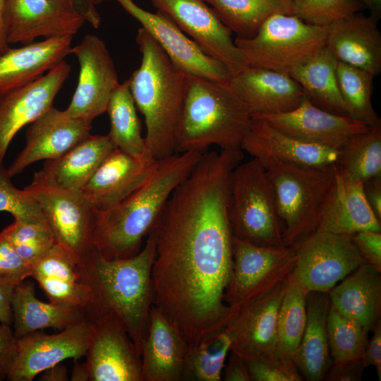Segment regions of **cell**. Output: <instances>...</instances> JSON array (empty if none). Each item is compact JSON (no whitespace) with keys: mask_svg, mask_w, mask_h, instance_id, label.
Here are the masks:
<instances>
[{"mask_svg":"<svg viewBox=\"0 0 381 381\" xmlns=\"http://www.w3.org/2000/svg\"><path fill=\"white\" fill-rule=\"evenodd\" d=\"M230 176L223 164H197L148 234L155 246L152 305L189 346L224 329L234 313L224 301L232 266Z\"/></svg>","mask_w":381,"mask_h":381,"instance_id":"6da1fadb","label":"cell"},{"mask_svg":"<svg viewBox=\"0 0 381 381\" xmlns=\"http://www.w3.org/2000/svg\"><path fill=\"white\" fill-rule=\"evenodd\" d=\"M147 236L144 247L132 257L109 260L93 248L80 263L87 289L85 316H116L140 355L153 304L151 271L155 246L152 237Z\"/></svg>","mask_w":381,"mask_h":381,"instance_id":"7a4b0ae2","label":"cell"},{"mask_svg":"<svg viewBox=\"0 0 381 381\" xmlns=\"http://www.w3.org/2000/svg\"><path fill=\"white\" fill-rule=\"evenodd\" d=\"M203 152L174 153L158 160L150 178L111 209L98 212L93 247L107 259L140 252L174 190L190 174Z\"/></svg>","mask_w":381,"mask_h":381,"instance_id":"3957f363","label":"cell"},{"mask_svg":"<svg viewBox=\"0 0 381 381\" xmlns=\"http://www.w3.org/2000/svg\"><path fill=\"white\" fill-rule=\"evenodd\" d=\"M140 66L128 78L135 104L145 119L146 151L156 159L175 153V135L188 75L178 68L142 27L135 38Z\"/></svg>","mask_w":381,"mask_h":381,"instance_id":"277c9868","label":"cell"},{"mask_svg":"<svg viewBox=\"0 0 381 381\" xmlns=\"http://www.w3.org/2000/svg\"><path fill=\"white\" fill-rule=\"evenodd\" d=\"M252 112L229 83L188 75L175 135V153L204 152L210 146L241 149Z\"/></svg>","mask_w":381,"mask_h":381,"instance_id":"5b68a950","label":"cell"},{"mask_svg":"<svg viewBox=\"0 0 381 381\" xmlns=\"http://www.w3.org/2000/svg\"><path fill=\"white\" fill-rule=\"evenodd\" d=\"M252 157L262 164L271 183L283 224L285 246L295 245L316 231L337 164L304 167L266 152H257Z\"/></svg>","mask_w":381,"mask_h":381,"instance_id":"8992f818","label":"cell"},{"mask_svg":"<svg viewBox=\"0 0 381 381\" xmlns=\"http://www.w3.org/2000/svg\"><path fill=\"white\" fill-rule=\"evenodd\" d=\"M228 216L234 237L262 246H286L271 183L255 158L240 162L231 174Z\"/></svg>","mask_w":381,"mask_h":381,"instance_id":"52a82bcc","label":"cell"},{"mask_svg":"<svg viewBox=\"0 0 381 381\" xmlns=\"http://www.w3.org/2000/svg\"><path fill=\"white\" fill-rule=\"evenodd\" d=\"M327 28L308 24L294 14L267 18L254 36L234 42L248 65L289 74L326 45Z\"/></svg>","mask_w":381,"mask_h":381,"instance_id":"ba28073f","label":"cell"},{"mask_svg":"<svg viewBox=\"0 0 381 381\" xmlns=\"http://www.w3.org/2000/svg\"><path fill=\"white\" fill-rule=\"evenodd\" d=\"M24 189L40 207L56 244L80 263L94 248L98 211L81 191L53 186L38 171Z\"/></svg>","mask_w":381,"mask_h":381,"instance_id":"9c48e42d","label":"cell"},{"mask_svg":"<svg viewBox=\"0 0 381 381\" xmlns=\"http://www.w3.org/2000/svg\"><path fill=\"white\" fill-rule=\"evenodd\" d=\"M296 245L271 248L233 236L232 266L224 301L236 310L263 296L291 274Z\"/></svg>","mask_w":381,"mask_h":381,"instance_id":"30bf717a","label":"cell"},{"mask_svg":"<svg viewBox=\"0 0 381 381\" xmlns=\"http://www.w3.org/2000/svg\"><path fill=\"white\" fill-rule=\"evenodd\" d=\"M296 245L290 278L306 293H328L364 262L349 236L316 231Z\"/></svg>","mask_w":381,"mask_h":381,"instance_id":"8fae6325","label":"cell"},{"mask_svg":"<svg viewBox=\"0 0 381 381\" xmlns=\"http://www.w3.org/2000/svg\"><path fill=\"white\" fill-rule=\"evenodd\" d=\"M157 11L167 15L207 54L221 61L233 75L248 65L222 23L205 0H150Z\"/></svg>","mask_w":381,"mask_h":381,"instance_id":"7c38bea8","label":"cell"},{"mask_svg":"<svg viewBox=\"0 0 381 381\" xmlns=\"http://www.w3.org/2000/svg\"><path fill=\"white\" fill-rule=\"evenodd\" d=\"M79 63L78 84L66 109L72 116L91 123L104 113L111 93L119 84L117 71L105 42L87 34L71 47Z\"/></svg>","mask_w":381,"mask_h":381,"instance_id":"4fadbf2b","label":"cell"},{"mask_svg":"<svg viewBox=\"0 0 381 381\" xmlns=\"http://www.w3.org/2000/svg\"><path fill=\"white\" fill-rule=\"evenodd\" d=\"M86 318L91 337L85 354L90 381H143L141 357L121 321L113 315Z\"/></svg>","mask_w":381,"mask_h":381,"instance_id":"5bb4252c","label":"cell"},{"mask_svg":"<svg viewBox=\"0 0 381 381\" xmlns=\"http://www.w3.org/2000/svg\"><path fill=\"white\" fill-rule=\"evenodd\" d=\"M136 19L160 45L170 60L188 75L229 83L231 74L219 61L205 53L166 14L147 11L133 0H115Z\"/></svg>","mask_w":381,"mask_h":381,"instance_id":"9a60e30c","label":"cell"},{"mask_svg":"<svg viewBox=\"0 0 381 381\" xmlns=\"http://www.w3.org/2000/svg\"><path fill=\"white\" fill-rule=\"evenodd\" d=\"M4 20L10 44L73 37L85 22L73 0H6Z\"/></svg>","mask_w":381,"mask_h":381,"instance_id":"2e32d148","label":"cell"},{"mask_svg":"<svg viewBox=\"0 0 381 381\" xmlns=\"http://www.w3.org/2000/svg\"><path fill=\"white\" fill-rule=\"evenodd\" d=\"M91 325L85 318L60 332L43 330L18 339L17 352L7 375L11 381H32L38 374L61 362L85 356L90 341Z\"/></svg>","mask_w":381,"mask_h":381,"instance_id":"e0dca14e","label":"cell"},{"mask_svg":"<svg viewBox=\"0 0 381 381\" xmlns=\"http://www.w3.org/2000/svg\"><path fill=\"white\" fill-rule=\"evenodd\" d=\"M71 72L63 60L35 81L0 96V162L16 133L53 107Z\"/></svg>","mask_w":381,"mask_h":381,"instance_id":"ac0fdd59","label":"cell"},{"mask_svg":"<svg viewBox=\"0 0 381 381\" xmlns=\"http://www.w3.org/2000/svg\"><path fill=\"white\" fill-rule=\"evenodd\" d=\"M289 277L267 294L235 310L226 325L231 350L243 358L277 351V315Z\"/></svg>","mask_w":381,"mask_h":381,"instance_id":"d6986e66","label":"cell"},{"mask_svg":"<svg viewBox=\"0 0 381 381\" xmlns=\"http://www.w3.org/2000/svg\"><path fill=\"white\" fill-rule=\"evenodd\" d=\"M279 131L299 140L325 147L339 148L353 135L371 126L324 110L306 95L294 109L278 114H255Z\"/></svg>","mask_w":381,"mask_h":381,"instance_id":"ffe728a7","label":"cell"},{"mask_svg":"<svg viewBox=\"0 0 381 381\" xmlns=\"http://www.w3.org/2000/svg\"><path fill=\"white\" fill-rule=\"evenodd\" d=\"M91 123L54 107L30 123L24 148L7 169L13 177L40 160L57 159L90 135Z\"/></svg>","mask_w":381,"mask_h":381,"instance_id":"44dd1931","label":"cell"},{"mask_svg":"<svg viewBox=\"0 0 381 381\" xmlns=\"http://www.w3.org/2000/svg\"><path fill=\"white\" fill-rule=\"evenodd\" d=\"M158 160L147 152L135 157L116 148L102 162L81 193L98 212L111 209L150 178Z\"/></svg>","mask_w":381,"mask_h":381,"instance_id":"7402d4cb","label":"cell"},{"mask_svg":"<svg viewBox=\"0 0 381 381\" xmlns=\"http://www.w3.org/2000/svg\"><path fill=\"white\" fill-rule=\"evenodd\" d=\"M367 230L381 231V224L365 198L363 183L337 164L316 231L350 236Z\"/></svg>","mask_w":381,"mask_h":381,"instance_id":"603a6c76","label":"cell"},{"mask_svg":"<svg viewBox=\"0 0 381 381\" xmlns=\"http://www.w3.org/2000/svg\"><path fill=\"white\" fill-rule=\"evenodd\" d=\"M188 346L181 332L152 305L140 351L143 381H182Z\"/></svg>","mask_w":381,"mask_h":381,"instance_id":"cb8c5ba5","label":"cell"},{"mask_svg":"<svg viewBox=\"0 0 381 381\" xmlns=\"http://www.w3.org/2000/svg\"><path fill=\"white\" fill-rule=\"evenodd\" d=\"M230 85L253 115L291 111L305 97L301 85L288 73L248 66L230 80Z\"/></svg>","mask_w":381,"mask_h":381,"instance_id":"d4e9b609","label":"cell"},{"mask_svg":"<svg viewBox=\"0 0 381 381\" xmlns=\"http://www.w3.org/2000/svg\"><path fill=\"white\" fill-rule=\"evenodd\" d=\"M72 37H52L9 48L0 55V96L25 86L71 54Z\"/></svg>","mask_w":381,"mask_h":381,"instance_id":"484cf974","label":"cell"},{"mask_svg":"<svg viewBox=\"0 0 381 381\" xmlns=\"http://www.w3.org/2000/svg\"><path fill=\"white\" fill-rule=\"evenodd\" d=\"M377 20L357 13L327 27L326 45L338 61L374 77L381 72V34Z\"/></svg>","mask_w":381,"mask_h":381,"instance_id":"4316f807","label":"cell"},{"mask_svg":"<svg viewBox=\"0 0 381 381\" xmlns=\"http://www.w3.org/2000/svg\"><path fill=\"white\" fill-rule=\"evenodd\" d=\"M241 149L251 156L266 152L290 163L317 168L337 164L339 155L338 149L299 140L253 116Z\"/></svg>","mask_w":381,"mask_h":381,"instance_id":"83f0119b","label":"cell"},{"mask_svg":"<svg viewBox=\"0 0 381 381\" xmlns=\"http://www.w3.org/2000/svg\"><path fill=\"white\" fill-rule=\"evenodd\" d=\"M380 272L363 262L328 292L332 306L368 332L381 320Z\"/></svg>","mask_w":381,"mask_h":381,"instance_id":"f1b7e54d","label":"cell"},{"mask_svg":"<svg viewBox=\"0 0 381 381\" xmlns=\"http://www.w3.org/2000/svg\"><path fill=\"white\" fill-rule=\"evenodd\" d=\"M49 302L69 308H84L87 290L83 282L80 263L56 244L42 258L32 265V276Z\"/></svg>","mask_w":381,"mask_h":381,"instance_id":"f546056e","label":"cell"},{"mask_svg":"<svg viewBox=\"0 0 381 381\" xmlns=\"http://www.w3.org/2000/svg\"><path fill=\"white\" fill-rule=\"evenodd\" d=\"M116 149L108 135H90L61 157L47 160L38 172L50 185L81 191L106 157Z\"/></svg>","mask_w":381,"mask_h":381,"instance_id":"4dcf8cb0","label":"cell"},{"mask_svg":"<svg viewBox=\"0 0 381 381\" xmlns=\"http://www.w3.org/2000/svg\"><path fill=\"white\" fill-rule=\"evenodd\" d=\"M329 307L328 293H307L306 324L292 358L303 379L308 381H322L332 363L327 332Z\"/></svg>","mask_w":381,"mask_h":381,"instance_id":"1f68e13d","label":"cell"},{"mask_svg":"<svg viewBox=\"0 0 381 381\" xmlns=\"http://www.w3.org/2000/svg\"><path fill=\"white\" fill-rule=\"evenodd\" d=\"M34 284L23 281L17 285L11 297L12 322L17 339L47 328L62 330L86 317L83 308H69L45 303L35 294Z\"/></svg>","mask_w":381,"mask_h":381,"instance_id":"d6a6232c","label":"cell"},{"mask_svg":"<svg viewBox=\"0 0 381 381\" xmlns=\"http://www.w3.org/2000/svg\"><path fill=\"white\" fill-rule=\"evenodd\" d=\"M337 61L325 45L289 75L315 105L334 114L348 116L337 83Z\"/></svg>","mask_w":381,"mask_h":381,"instance_id":"836d02e7","label":"cell"},{"mask_svg":"<svg viewBox=\"0 0 381 381\" xmlns=\"http://www.w3.org/2000/svg\"><path fill=\"white\" fill-rule=\"evenodd\" d=\"M222 23L236 35L250 38L276 13L293 14L291 0H205Z\"/></svg>","mask_w":381,"mask_h":381,"instance_id":"e575fe53","label":"cell"},{"mask_svg":"<svg viewBox=\"0 0 381 381\" xmlns=\"http://www.w3.org/2000/svg\"><path fill=\"white\" fill-rule=\"evenodd\" d=\"M106 111L110 129L107 134L116 148L135 157L146 151L140 121L136 111L128 79L119 83L111 95Z\"/></svg>","mask_w":381,"mask_h":381,"instance_id":"d590c367","label":"cell"},{"mask_svg":"<svg viewBox=\"0 0 381 381\" xmlns=\"http://www.w3.org/2000/svg\"><path fill=\"white\" fill-rule=\"evenodd\" d=\"M337 166L365 182L381 176V122L351 137L339 148Z\"/></svg>","mask_w":381,"mask_h":381,"instance_id":"8d00e7d4","label":"cell"},{"mask_svg":"<svg viewBox=\"0 0 381 381\" xmlns=\"http://www.w3.org/2000/svg\"><path fill=\"white\" fill-rule=\"evenodd\" d=\"M231 341L224 328L188 346L182 381H220Z\"/></svg>","mask_w":381,"mask_h":381,"instance_id":"74e56055","label":"cell"},{"mask_svg":"<svg viewBox=\"0 0 381 381\" xmlns=\"http://www.w3.org/2000/svg\"><path fill=\"white\" fill-rule=\"evenodd\" d=\"M336 72L347 115L369 126L380 123L371 100L374 76L341 61H337Z\"/></svg>","mask_w":381,"mask_h":381,"instance_id":"f35d334b","label":"cell"},{"mask_svg":"<svg viewBox=\"0 0 381 381\" xmlns=\"http://www.w3.org/2000/svg\"><path fill=\"white\" fill-rule=\"evenodd\" d=\"M307 293L291 278L277 315V351L293 358L305 329Z\"/></svg>","mask_w":381,"mask_h":381,"instance_id":"ab89813d","label":"cell"},{"mask_svg":"<svg viewBox=\"0 0 381 381\" xmlns=\"http://www.w3.org/2000/svg\"><path fill=\"white\" fill-rule=\"evenodd\" d=\"M327 332L332 362L361 358L369 332L357 321L339 313L330 304Z\"/></svg>","mask_w":381,"mask_h":381,"instance_id":"60d3db41","label":"cell"},{"mask_svg":"<svg viewBox=\"0 0 381 381\" xmlns=\"http://www.w3.org/2000/svg\"><path fill=\"white\" fill-rule=\"evenodd\" d=\"M1 233L31 265L42 258L56 244L48 224L28 223L14 219Z\"/></svg>","mask_w":381,"mask_h":381,"instance_id":"b9f144b4","label":"cell"},{"mask_svg":"<svg viewBox=\"0 0 381 381\" xmlns=\"http://www.w3.org/2000/svg\"><path fill=\"white\" fill-rule=\"evenodd\" d=\"M293 14L304 22L327 28L357 13L358 0H291Z\"/></svg>","mask_w":381,"mask_h":381,"instance_id":"7bdbcfd3","label":"cell"},{"mask_svg":"<svg viewBox=\"0 0 381 381\" xmlns=\"http://www.w3.org/2000/svg\"><path fill=\"white\" fill-rule=\"evenodd\" d=\"M11 178L3 162H0V211L10 213L15 220L47 224L38 204L27 190L17 188Z\"/></svg>","mask_w":381,"mask_h":381,"instance_id":"ee69618b","label":"cell"},{"mask_svg":"<svg viewBox=\"0 0 381 381\" xmlns=\"http://www.w3.org/2000/svg\"><path fill=\"white\" fill-rule=\"evenodd\" d=\"M243 359L250 381L304 380L293 358L278 351Z\"/></svg>","mask_w":381,"mask_h":381,"instance_id":"f6af8a7d","label":"cell"},{"mask_svg":"<svg viewBox=\"0 0 381 381\" xmlns=\"http://www.w3.org/2000/svg\"><path fill=\"white\" fill-rule=\"evenodd\" d=\"M32 276V265L17 252L11 241L0 232V279L16 286Z\"/></svg>","mask_w":381,"mask_h":381,"instance_id":"bcb514c9","label":"cell"},{"mask_svg":"<svg viewBox=\"0 0 381 381\" xmlns=\"http://www.w3.org/2000/svg\"><path fill=\"white\" fill-rule=\"evenodd\" d=\"M350 237L363 262L381 272V231H362Z\"/></svg>","mask_w":381,"mask_h":381,"instance_id":"7dc6e473","label":"cell"},{"mask_svg":"<svg viewBox=\"0 0 381 381\" xmlns=\"http://www.w3.org/2000/svg\"><path fill=\"white\" fill-rule=\"evenodd\" d=\"M365 368L361 358L332 362L323 380L360 381Z\"/></svg>","mask_w":381,"mask_h":381,"instance_id":"c3c4849f","label":"cell"},{"mask_svg":"<svg viewBox=\"0 0 381 381\" xmlns=\"http://www.w3.org/2000/svg\"><path fill=\"white\" fill-rule=\"evenodd\" d=\"M18 339L10 325L0 322V380L7 377L17 352Z\"/></svg>","mask_w":381,"mask_h":381,"instance_id":"681fc988","label":"cell"},{"mask_svg":"<svg viewBox=\"0 0 381 381\" xmlns=\"http://www.w3.org/2000/svg\"><path fill=\"white\" fill-rule=\"evenodd\" d=\"M373 334L368 339L361 357L364 367L375 368L379 380H381V320L373 329Z\"/></svg>","mask_w":381,"mask_h":381,"instance_id":"f907efd6","label":"cell"},{"mask_svg":"<svg viewBox=\"0 0 381 381\" xmlns=\"http://www.w3.org/2000/svg\"><path fill=\"white\" fill-rule=\"evenodd\" d=\"M222 380L224 381H250L244 359L234 351H230L229 358L224 364Z\"/></svg>","mask_w":381,"mask_h":381,"instance_id":"816d5d0a","label":"cell"},{"mask_svg":"<svg viewBox=\"0 0 381 381\" xmlns=\"http://www.w3.org/2000/svg\"><path fill=\"white\" fill-rule=\"evenodd\" d=\"M363 191L372 210L381 220V176L363 182Z\"/></svg>","mask_w":381,"mask_h":381,"instance_id":"f5cc1de1","label":"cell"},{"mask_svg":"<svg viewBox=\"0 0 381 381\" xmlns=\"http://www.w3.org/2000/svg\"><path fill=\"white\" fill-rule=\"evenodd\" d=\"M15 287L0 279V322L8 325L12 322L11 303Z\"/></svg>","mask_w":381,"mask_h":381,"instance_id":"db71d44e","label":"cell"},{"mask_svg":"<svg viewBox=\"0 0 381 381\" xmlns=\"http://www.w3.org/2000/svg\"><path fill=\"white\" fill-rule=\"evenodd\" d=\"M77 9L93 28H98L101 17L95 6L107 0H73Z\"/></svg>","mask_w":381,"mask_h":381,"instance_id":"11a10c76","label":"cell"},{"mask_svg":"<svg viewBox=\"0 0 381 381\" xmlns=\"http://www.w3.org/2000/svg\"><path fill=\"white\" fill-rule=\"evenodd\" d=\"M41 380L64 381L68 380L66 368L60 363L51 367L41 373Z\"/></svg>","mask_w":381,"mask_h":381,"instance_id":"9f6ffc18","label":"cell"},{"mask_svg":"<svg viewBox=\"0 0 381 381\" xmlns=\"http://www.w3.org/2000/svg\"><path fill=\"white\" fill-rule=\"evenodd\" d=\"M6 0H0V55L10 48L4 20Z\"/></svg>","mask_w":381,"mask_h":381,"instance_id":"6f0895ef","label":"cell"},{"mask_svg":"<svg viewBox=\"0 0 381 381\" xmlns=\"http://www.w3.org/2000/svg\"><path fill=\"white\" fill-rule=\"evenodd\" d=\"M71 380L73 381H87L89 380V375L84 363H79L75 362L72 370V375Z\"/></svg>","mask_w":381,"mask_h":381,"instance_id":"680465c9","label":"cell"},{"mask_svg":"<svg viewBox=\"0 0 381 381\" xmlns=\"http://www.w3.org/2000/svg\"><path fill=\"white\" fill-rule=\"evenodd\" d=\"M370 10V16L378 20L381 15V0H358Z\"/></svg>","mask_w":381,"mask_h":381,"instance_id":"91938a15","label":"cell"}]
</instances>
